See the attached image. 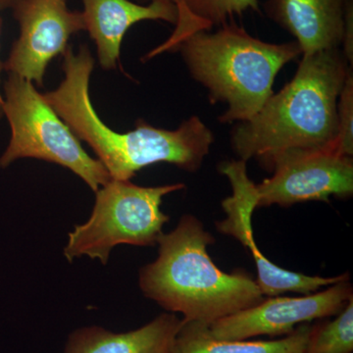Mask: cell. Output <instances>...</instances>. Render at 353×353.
I'll return each instance as SVG.
<instances>
[{
    "label": "cell",
    "instance_id": "1",
    "mask_svg": "<svg viewBox=\"0 0 353 353\" xmlns=\"http://www.w3.org/2000/svg\"><path fill=\"white\" fill-rule=\"evenodd\" d=\"M94 68V58L85 44L77 53L69 46L63 54V81L43 97L77 138L94 150L112 180L131 181L141 169L161 162L190 173L201 168L214 143L212 131L201 118L192 116L176 130L139 119L132 131H113L90 101Z\"/></svg>",
    "mask_w": 353,
    "mask_h": 353
},
{
    "label": "cell",
    "instance_id": "2",
    "mask_svg": "<svg viewBox=\"0 0 353 353\" xmlns=\"http://www.w3.org/2000/svg\"><path fill=\"white\" fill-rule=\"evenodd\" d=\"M352 67L341 48L303 55L292 80L234 127L231 145L239 159H256L269 169L285 150L334 145L339 97Z\"/></svg>",
    "mask_w": 353,
    "mask_h": 353
},
{
    "label": "cell",
    "instance_id": "3",
    "mask_svg": "<svg viewBox=\"0 0 353 353\" xmlns=\"http://www.w3.org/2000/svg\"><path fill=\"white\" fill-rule=\"evenodd\" d=\"M215 243L196 216L185 214L173 231L158 239V256L139 271L146 299L183 321L212 323L264 299L256 281L243 271L226 273L209 255Z\"/></svg>",
    "mask_w": 353,
    "mask_h": 353
},
{
    "label": "cell",
    "instance_id": "4",
    "mask_svg": "<svg viewBox=\"0 0 353 353\" xmlns=\"http://www.w3.org/2000/svg\"><path fill=\"white\" fill-rule=\"evenodd\" d=\"M190 76L208 92L211 103H226L223 124L252 118L273 92L276 76L303 55L296 41L270 43L227 22L214 32L201 31L176 46Z\"/></svg>",
    "mask_w": 353,
    "mask_h": 353
},
{
    "label": "cell",
    "instance_id": "5",
    "mask_svg": "<svg viewBox=\"0 0 353 353\" xmlns=\"http://www.w3.org/2000/svg\"><path fill=\"white\" fill-rule=\"evenodd\" d=\"M2 95L11 137L0 157V168L22 158L43 160L69 169L94 192L112 180L103 164L83 150L80 139L34 83L8 74Z\"/></svg>",
    "mask_w": 353,
    "mask_h": 353
},
{
    "label": "cell",
    "instance_id": "6",
    "mask_svg": "<svg viewBox=\"0 0 353 353\" xmlns=\"http://www.w3.org/2000/svg\"><path fill=\"white\" fill-rule=\"evenodd\" d=\"M183 183L141 187L131 181L111 180L95 192L92 215L68 234L65 259L88 256L108 264L115 246L157 245L168 222L161 210L163 197L185 189Z\"/></svg>",
    "mask_w": 353,
    "mask_h": 353
},
{
    "label": "cell",
    "instance_id": "7",
    "mask_svg": "<svg viewBox=\"0 0 353 353\" xmlns=\"http://www.w3.org/2000/svg\"><path fill=\"white\" fill-rule=\"evenodd\" d=\"M270 178L256 185L259 208H289L330 197L348 199L353 194L352 157L334 145L315 150H289L272 160Z\"/></svg>",
    "mask_w": 353,
    "mask_h": 353
},
{
    "label": "cell",
    "instance_id": "8",
    "mask_svg": "<svg viewBox=\"0 0 353 353\" xmlns=\"http://www.w3.org/2000/svg\"><path fill=\"white\" fill-rule=\"evenodd\" d=\"M219 171L231 183L232 194L222 201L226 218L216 223V227L220 233L240 241L250 253L257 268L255 281L263 296H276L285 292L310 294L323 288L350 280L348 274L325 278L296 273L267 259L253 236L252 219L253 212L259 208V192L256 185L248 176L246 162L241 159L222 162Z\"/></svg>",
    "mask_w": 353,
    "mask_h": 353
},
{
    "label": "cell",
    "instance_id": "9",
    "mask_svg": "<svg viewBox=\"0 0 353 353\" xmlns=\"http://www.w3.org/2000/svg\"><path fill=\"white\" fill-rule=\"evenodd\" d=\"M68 1L15 0L11 9L20 34L3 62L4 71L43 87L50 62L66 52L72 36L85 31L82 12L70 10Z\"/></svg>",
    "mask_w": 353,
    "mask_h": 353
},
{
    "label": "cell",
    "instance_id": "10",
    "mask_svg": "<svg viewBox=\"0 0 353 353\" xmlns=\"http://www.w3.org/2000/svg\"><path fill=\"white\" fill-rule=\"evenodd\" d=\"M352 299L350 280L301 296H270L257 305L212 323L209 332L216 339L228 341L288 336L299 325L339 314Z\"/></svg>",
    "mask_w": 353,
    "mask_h": 353
},
{
    "label": "cell",
    "instance_id": "11",
    "mask_svg": "<svg viewBox=\"0 0 353 353\" xmlns=\"http://www.w3.org/2000/svg\"><path fill=\"white\" fill-rule=\"evenodd\" d=\"M85 31L97 48L103 70H114L120 59L125 34L143 21H164L175 26L178 8L170 0H152L141 4L131 0H82Z\"/></svg>",
    "mask_w": 353,
    "mask_h": 353
},
{
    "label": "cell",
    "instance_id": "12",
    "mask_svg": "<svg viewBox=\"0 0 353 353\" xmlns=\"http://www.w3.org/2000/svg\"><path fill=\"white\" fill-rule=\"evenodd\" d=\"M352 0H266L267 17L289 32L303 55L341 48Z\"/></svg>",
    "mask_w": 353,
    "mask_h": 353
},
{
    "label": "cell",
    "instance_id": "13",
    "mask_svg": "<svg viewBox=\"0 0 353 353\" xmlns=\"http://www.w3.org/2000/svg\"><path fill=\"white\" fill-rule=\"evenodd\" d=\"M182 319L163 313L141 328L115 333L87 326L69 334L63 353H173Z\"/></svg>",
    "mask_w": 353,
    "mask_h": 353
},
{
    "label": "cell",
    "instance_id": "14",
    "mask_svg": "<svg viewBox=\"0 0 353 353\" xmlns=\"http://www.w3.org/2000/svg\"><path fill=\"white\" fill-rule=\"evenodd\" d=\"M209 325L183 321L176 334L173 353H306L311 327L299 325L280 340L228 341L216 339Z\"/></svg>",
    "mask_w": 353,
    "mask_h": 353
},
{
    "label": "cell",
    "instance_id": "15",
    "mask_svg": "<svg viewBox=\"0 0 353 353\" xmlns=\"http://www.w3.org/2000/svg\"><path fill=\"white\" fill-rule=\"evenodd\" d=\"M259 11V0H183V10L175 30L169 39L152 52L145 60L166 52L176 51V46L194 32L210 31L246 11Z\"/></svg>",
    "mask_w": 353,
    "mask_h": 353
},
{
    "label": "cell",
    "instance_id": "16",
    "mask_svg": "<svg viewBox=\"0 0 353 353\" xmlns=\"http://www.w3.org/2000/svg\"><path fill=\"white\" fill-rule=\"evenodd\" d=\"M353 299L332 321L311 327L306 353H352Z\"/></svg>",
    "mask_w": 353,
    "mask_h": 353
},
{
    "label": "cell",
    "instance_id": "17",
    "mask_svg": "<svg viewBox=\"0 0 353 353\" xmlns=\"http://www.w3.org/2000/svg\"><path fill=\"white\" fill-rule=\"evenodd\" d=\"M334 148L341 154L353 157V72L348 71L338 101V134Z\"/></svg>",
    "mask_w": 353,
    "mask_h": 353
},
{
    "label": "cell",
    "instance_id": "18",
    "mask_svg": "<svg viewBox=\"0 0 353 353\" xmlns=\"http://www.w3.org/2000/svg\"><path fill=\"white\" fill-rule=\"evenodd\" d=\"M343 55L347 58L350 66L353 64V0L348 4L347 14H345V34H343Z\"/></svg>",
    "mask_w": 353,
    "mask_h": 353
},
{
    "label": "cell",
    "instance_id": "19",
    "mask_svg": "<svg viewBox=\"0 0 353 353\" xmlns=\"http://www.w3.org/2000/svg\"><path fill=\"white\" fill-rule=\"evenodd\" d=\"M1 28L2 22L1 18H0V41H1ZM0 48H1V43H0ZM2 70H3V62H2L1 59H0V77H1ZM3 117V95H2L1 90H0V119Z\"/></svg>",
    "mask_w": 353,
    "mask_h": 353
},
{
    "label": "cell",
    "instance_id": "20",
    "mask_svg": "<svg viewBox=\"0 0 353 353\" xmlns=\"http://www.w3.org/2000/svg\"><path fill=\"white\" fill-rule=\"evenodd\" d=\"M139 1L141 2V4H143V2L150 3V2L152 1V0H139ZM170 1L173 2V3L175 4V6H176V8H178L179 19H180L181 14H182L183 10V0H170Z\"/></svg>",
    "mask_w": 353,
    "mask_h": 353
},
{
    "label": "cell",
    "instance_id": "21",
    "mask_svg": "<svg viewBox=\"0 0 353 353\" xmlns=\"http://www.w3.org/2000/svg\"><path fill=\"white\" fill-rule=\"evenodd\" d=\"M15 0H0V10L11 8Z\"/></svg>",
    "mask_w": 353,
    "mask_h": 353
}]
</instances>
